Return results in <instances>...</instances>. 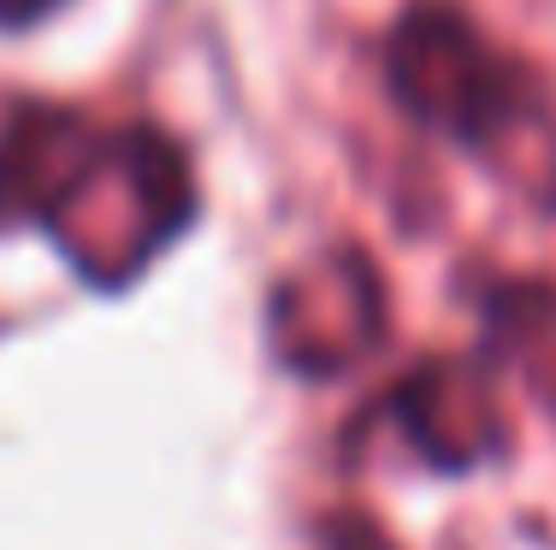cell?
<instances>
[{"label":"cell","mask_w":556,"mask_h":550,"mask_svg":"<svg viewBox=\"0 0 556 550\" xmlns=\"http://www.w3.org/2000/svg\"><path fill=\"white\" fill-rule=\"evenodd\" d=\"M48 226L65 255L118 284L190 219V178L154 130H89L72 113H30L0 142V219Z\"/></svg>","instance_id":"cell-1"},{"label":"cell","mask_w":556,"mask_h":550,"mask_svg":"<svg viewBox=\"0 0 556 550\" xmlns=\"http://www.w3.org/2000/svg\"><path fill=\"white\" fill-rule=\"evenodd\" d=\"M391 89L415 119L450 130L509 183L556 207V101L462 18L439 7L403 18L391 36Z\"/></svg>","instance_id":"cell-2"},{"label":"cell","mask_w":556,"mask_h":550,"mask_svg":"<svg viewBox=\"0 0 556 550\" xmlns=\"http://www.w3.org/2000/svg\"><path fill=\"white\" fill-rule=\"evenodd\" d=\"M308 279H314V291H302V279H296L273 303L278 344L308 373H338V367H350L379 337V279L350 255L320 260Z\"/></svg>","instance_id":"cell-3"},{"label":"cell","mask_w":556,"mask_h":550,"mask_svg":"<svg viewBox=\"0 0 556 550\" xmlns=\"http://www.w3.org/2000/svg\"><path fill=\"white\" fill-rule=\"evenodd\" d=\"M415 444L439 468H468L497 444V409L485 397V385L473 373H462L456 361H432L427 373H415L396 397Z\"/></svg>","instance_id":"cell-4"},{"label":"cell","mask_w":556,"mask_h":550,"mask_svg":"<svg viewBox=\"0 0 556 550\" xmlns=\"http://www.w3.org/2000/svg\"><path fill=\"white\" fill-rule=\"evenodd\" d=\"M54 7H65V0H0V24H7V30H24V24L48 18Z\"/></svg>","instance_id":"cell-5"}]
</instances>
